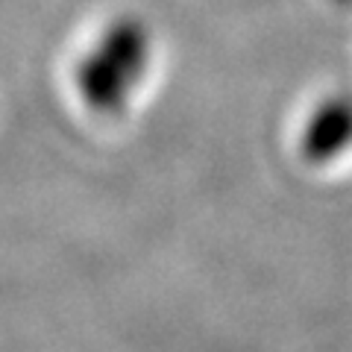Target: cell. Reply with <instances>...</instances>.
Returning a JSON list of instances; mask_svg holds the SVG:
<instances>
[{
  "mask_svg": "<svg viewBox=\"0 0 352 352\" xmlns=\"http://www.w3.org/2000/svg\"><path fill=\"white\" fill-rule=\"evenodd\" d=\"M352 147V94L335 91L308 115L300 135V156L308 164H326Z\"/></svg>",
  "mask_w": 352,
  "mask_h": 352,
  "instance_id": "1",
  "label": "cell"
},
{
  "mask_svg": "<svg viewBox=\"0 0 352 352\" xmlns=\"http://www.w3.org/2000/svg\"><path fill=\"white\" fill-rule=\"evenodd\" d=\"M135 85V76L120 68L112 56H106L100 47H91L76 65V91H80L82 103L97 115L124 112Z\"/></svg>",
  "mask_w": 352,
  "mask_h": 352,
  "instance_id": "2",
  "label": "cell"
},
{
  "mask_svg": "<svg viewBox=\"0 0 352 352\" xmlns=\"http://www.w3.org/2000/svg\"><path fill=\"white\" fill-rule=\"evenodd\" d=\"M338 6H352V0H335Z\"/></svg>",
  "mask_w": 352,
  "mask_h": 352,
  "instance_id": "3",
  "label": "cell"
}]
</instances>
